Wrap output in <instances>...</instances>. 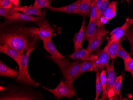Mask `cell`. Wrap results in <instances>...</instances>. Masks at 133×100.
I'll use <instances>...</instances> for the list:
<instances>
[{
    "label": "cell",
    "instance_id": "6da1fadb",
    "mask_svg": "<svg viewBox=\"0 0 133 100\" xmlns=\"http://www.w3.org/2000/svg\"><path fill=\"white\" fill-rule=\"evenodd\" d=\"M39 29L21 20H5L0 25V45L27 52L38 41Z\"/></svg>",
    "mask_w": 133,
    "mask_h": 100
},
{
    "label": "cell",
    "instance_id": "7a4b0ae2",
    "mask_svg": "<svg viewBox=\"0 0 133 100\" xmlns=\"http://www.w3.org/2000/svg\"><path fill=\"white\" fill-rule=\"evenodd\" d=\"M2 91L1 100H44L40 92L34 91L30 86L9 85Z\"/></svg>",
    "mask_w": 133,
    "mask_h": 100
},
{
    "label": "cell",
    "instance_id": "3957f363",
    "mask_svg": "<svg viewBox=\"0 0 133 100\" xmlns=\"http://www.w3.org/2000/svg\"><path fill=\"white\" fill-rule=\"evenodd\" d=\"M35 47L32 48L24 54L21 64L19 65V73L16 81L18 84L24 85L29 86L36 88L38 87L40 84L36 82L33 79L30 77L28 73V60L30 54L32 51L35 50Z\"/></svg>",
    "mask_w": 133,
    "mask_h": 100
},
{
    "label": "cell",
    "instance_id": "277c9868",
    "mask_svg": "<svg viewBox=\"0 0 133 100\" xmlns=\"http://www.w3.org/2000/svg\"><path fill=\"white\" fill-rule=\"evenodd\" d=\"M50 59L58 65L63 75L64 80L69 81L72 80L79 71L83 62L82 60L70 62L68 59H59L50 57ZM74 81V80H73Z\"/></svg>",
    "mask_w": 133,
    "mask_h": 100
},
{
    "label": "cell",
    "instance_id": "5b68a950",
    "mask_svg": "<svg viewBox=\"0 0 133 100\" xmlns=\"http://www.w3.org/2000/svg\"><path fill=\"white\" fill-rule=\"evenodd\" d=\"M74 81H65L61 78L58 85L54 89H50L45 86L42 87L52 93L57 100H60L63 97L70 99L72 96L76 95L75 89L73 86Z\"/></svg>",
    "mask_w": 133,
    "mask_h": 100
},
{
    "label": "cell",
    "instance_id": "8992f818",
    "mask_svg": "<svg viewBox=\"0 0 133 100\" xmlns=\"http://www.w3.org/2000/svg\"><path fill=\"white\" fill-rule=\"evenodd\" d=\"M5 20H21L32 23L37 26L40 27L49 23L48 18L44 16L36 17L31 16L23 12L15 11Z\"/></svg>",
    "mask_w": 133,
    "mask_h": 100
},
{
    "label": "cell",
    "instance_id": "52a82bcc",
    "mask_svg": "<svg viewBox=\"0 0 133 100\" xmlns=\"http://www.w3.org/2000/svg\"><path fill=\"white\" fill-rule=\"evenodd\" d=\"M109 32L106 30L104 25L97 27L95 34L89 42L87 49V50L92 53L98 50L103 42L102 39Z\"/></svg>",
    "mask_w": 133,
    "mask_h": 100
},
{
    "label": "cell",
    "instance_id": "ba28073f",
    "mask_svg": "<svg viewBox=\"0 0 133 100\" xmlns=\"http://www.w3.org/2000/svg\"><path fill=\"white\" fill-rule=\"evenodd\" d=\"M114 59H112L110 65H108L106 71L107 76V98L109 100H113L114 95V87L116 77L114 70Z\"/></svg>",
    "mask_w": 133,
    "mask_h": 100
},
{
    "label": "cell",
    "instance_id": "9c48e42d",
    "mask_svg": "<svg viewBox=\"0 0 133 100\" xmlns=\"http://www.w3.org/2000/svg\"><path fill=\"white\" fill-rule=\"evenodd\" d=\"M96 55L97 56V58L95 60L94 71L100 73L109 65V62L111 57L108 54L106 46L98 51Z\"/></svg>",
    "mask_w": 133,
    "mask_h": 100
},
{
    "label": "cell",
    "instance_id": "30bf717a",
    "mask_svg": "<svg viewBox=\"0 0 133 100\" xmlns=\"http://www.w3.org/2000/svg\"><path fill=\"white\" fill-rule=\"evenodd\" d=\"M61 31V28L51 26L48 23L39 27L38 32L39 39L42 40L52 38V36L60 33Z\"/></svg>",
    "mask_w": 133,
    "mask_h": 100
},
{
    "label": "cell",
    "instance_id": "8fae6325",
    "mask_svg": "<svg viewBox=\"0 0 133 100\" xmlns=\"http://www.w3.org/2000/svg\"><path fill=\"white\" fill-rule=\"evenodd\" d=\"M67 57L74 60L78 59L83 61H93L96 60L97 58L96 55L92 54L87 49H84L82 47Z\"/></svg>",
    "mask_w": 133,
    "mask_h": 100
},
{
    "label": "cell",
    "instance_id": "7c38bea8",
    "mask_svg": "<svg viewBox=\"0 0 133 100\" xmlns=\"http://www.w3.org/2000/svg\"><path fill=\"white\" fill-rule=\"evenodd\" d=\"M0 52L14 59L19 66L24 55V51L18 50L6 45H0Z\"/></svg>",
    "mask_w": 133,
    "mask_h": 100
},
{
    "label": "cell",
    "instance_id": "4fadbf2b",
    "mask_svg": "<svg viewBox=\"0 0 133 100\" xmlns=\"http://www.w3.org/2000/svg\"><path fill=\"white\" fill-rule=\"evenodd\" d=\"M44 49L51 55V56L57 59H62L65 57L58 51L52 42L51 38L42 40Z\"/></svg>",
    "mask_w": 133,
    "mask_h": 100
},
{
    "label": "cell",
    "instance_id": "5bb4252c",
    "mask_svg": "<svg viewBox=\"0 0 133 100\" xmlns=\"http://www.w3.org/2000/svg\"><path fill=\"white\" fill-rule=\"evenodd\" d=\"M82 1V0H77L74 3L62 7H54L50 6L48 9L54 12L74 14L75 12L78 7V5Z\"/></svg>",
    "mask_w": 133,
    "mask_h": 100
},
{
    "label": "cell",
    "instance_id": "9a60e30c",
    "mask_svg": "<svg viewBox=\"0 0 133 100\" xmlns=\"http://www.w3.org/2000/svg\"><path fill=\"white\" fill-rule=\"evenodd\" d=\"M133 23L132 19L129 18H126L124 24L122 26L120 27L118 32L114 35L110 36V38H107L108 42L111 41H118L120 40L122 37L125 34V32Z\"/></svg>",
    "mask_w": 133,
    "mask_h": 100
},
{
    "label": "cell",
    "instance_id": "2e32d148",
    "mask_svg": "<svg viewBox=\"0 0 133 100\" xmlns=\"http://www.w3.org/2000/svg\"><path fill=\"white\" fill-rule=\"evenodd\" d=\"M14 9L17 12H21L27 15H34L37 16H44L45 11H42L39 9L34 7L32 5L30 6H25L22 7L20 6H15L14 5Z\"/></svg>",
    "mask_w": 133,
    "mask_h": 100
},
{
    "label": "cell",
    "instance_id": "e0dca14e",
    "mask_svg": "<svg viewBox=\"0 0 133 100\" xmlns=\"http://www.w3.org/2000/svg\"><path fill=\"white\" fill-rule=\"evenodd\" d=\"M85 19L84 18H83L82 25L80 30L78 32L76 33L75 36L74 40H73L75 50H76L82 47L84 32L85 31Z\"/></svg>",
    "mask_w": 133,
    "mask_h": 100
},
{
    "label": "cell",
    "instance_id": "ac0fdd59",
    "mask_svg": "<svg viewBox=\"0 0 133 100\" xmlns=\"http://www.w3.org/2000/svg\"><path fill=\"white\" fill-rule=\"evenodd\" d=\"M19 71L11 68L5 64L0 62V76L10 78H17Z\"/></svg>",
    "mask_w": 133,
    "mask_h": 100
},
{
    "label": "cell",
    "instance_id": "d6986e66",
    "mask_svg": "<svg viewBox=\"0 0 133 100\" xmlns=\"http://www.w3.org/2000/svg\"><path fill=\"white\" fill-rule=\"evenodd\" d=\"M91 3L90 1L82 0L78 5V7L74 14H77L85 17L89 16L90 15Z\"/></svg>",
    "mask_w": 133,
    "mask_h": 100
},
{
    "label": "cell",
    "instance_id": "ffe728a7",
    "mask_svg": "<svg viewBox=\"0 0 133 100\" xmlns=\"http://www.w3.org/2000/svg\"><path fill=\"white\" fill-rule=\"evenodd\" d=\"M97 21H96L89 22V24L86 28L84 36L83 41H87L89 42L93 38L96 31Z\"/></svg>",
    "mask_w": 133,
    "mask_h": 100
},
{
    "label": "cell",
    "instance_id": "44dd1931",
    "mask_svg": "<svg viewBox=\"0 0 133 100\" xmlns=\"http://www.w3.org/2000/svg\"><path fill=\"white\" fill-rule=\"evenodd\" d=\"M121 43L119 40L108 42L106 48L111 59H114L117 57V51Z\"/></svg>",
    "mask_w": 133,
    "mask_h": 100
},
{
    "label": "cell",
    "instance_id": "7402d4cb",
    "mask_svg": "<svg viewBox=\"0 0 133 100\" xmlns=\"http://www.w3.org/2000/svg\"><path fill=\"white\" fill-rule=\"evenodd\" d=\"M95 66V60L83 61L79 71L73 79L74 81L85 72L90 71H94Z\"/></svg>",
    "mask_w": 133,
    "mask_h": 100
},
{
    "label": "cell",
    "instance_id": "603a6c76",
    "mask_svg": "<svg viewBox=\"0 0 133 100\" xmlns=\"http://www.w3.org/2000/svg\"><path fill=\"white\" fill-rule=\"evenodd\" d=\"M100 78L103 89L102 97L100 100H105L107 98V71L105 69L100 72Z\"/></svg>",
    "mask_w": 133,
    "mask_h": 100
},
{
    "label": "cell",
    "instance_id": "cb8c5ba5",
    "mask_svg": "<svg viewBox=\"0 0 133 100\" xmlns=\"http://www.w3.org/2000/svg\"><path fill=\"white\" fill-rule=\"evenodd\" d=\"M123 78V77L122 75L118 76L116 78L115 83L114 85V95L113 99L115 100V99H117L118 97L120 96Z\"/></svg>",
    "mask_w": 133,
    "mask_h": 100
},
{
    "label": "cell",
    "instance_id": "d4e9b609",
    "mask_svg": "<svg viewBox=\"0 0 133 100\" xmlns=\"http://www.w3.org/2000/svg\"><path fill=\"white\" fill-rule=\"evenodd\" d=\"M96 96L95 100H99V96L100 93L103 91L102 85L100 78V73L96 72Z\"/></svg>",
    "mask_w": 133,
    "mask_h": 100
},
{
    "label": "cell",
    "instance_id": "484cf974",
    "mask_svg": "<svg viewBox=\"0 0 133 100\" xmlns=\"http://www.w3.org/2000/svg\"><path fill=\"white\" fill-rule=\"evenodd\" d=\"M50 0H35L34 6L37 9H41L43 8H48L50 7Z\"/></svg>",
    "mask_w": 133,
    "mask_h": 100
},
{
    "label": "cell",
    "instance_id": "4316f807",
    "mask_svg": "<svg viewBox=\"0 0 133 100\" xmlns=\"http://www.w3.org/2000/svg\"><path fill=\"white\" fill-rule=\"evenodd\" d=\"M96 3V0H92V1L89 21H96L97 19Z\"/></svg>",
    "mask_w": 133,
    "mask_h": 100
},
{
    "label": "cell",
    "instance_id": "83f0119b",
    "mask_svg": "<svg viewBox=\"0 0 133 100\" xmlns=\"http://www.w3.org/2000/svg\"><path fill=\"white\" fill-rule=\"evenodd\" d=\"M14 9V5L11 8H4L0 7V16L5 18V20L8 18L12 13L15 12Z\"/></svg>",
    "mask_w": 133,
    "mask_h": 100
},
{
    "label": "cell",
    "instance_id": "f1b7e54d",
    "mask_svg": "<svg viewBox=\"0 0 133 100\" xmlns=\"http://www.w3.org/2000/svg\"><path fill=\"white\" fill-rule=\"evenodd\" d=\"M124 69L125 71L130 72L133 77V59L131 58H129L127 60H124Z\"/></svg>",
    "mask_w": 133,
    "mask_h": 100
},
{
    "label": "cell",
    "instance_id": "f546056e",
    "mask_svg": "<svg viewBox=\"0 0 133 100\" xmlns=\"http://www.w3.org/2000/svg\"><path fill=\"white\" fill-rule=\"evenodd\" d=\"M117 57H120L124 61L130 58L131 57L130 54L125 51L121 45H120L117 51Z\"/></svg>",
    "mask_w": 133,
    "mask_h": 100
},
{
    "label": "cell",
    "instance_id": "4dcf8cb0",
    "mask_svg": "<svg viewBox=\"0 0 133 100\" xmlns=\"http://www.w3.org/2000/svg\"><path fill=\"white\" fill-rule=\"evenodd\" d=\"M117 3L118 2L117 1H112L110 3L103 15L104 17L105 18H107L108 16L110 15L113 11L116 10Z\"/></svg>",
    "mask_w": 133,
    "mask_h": 100
},
{
    "label": "cell",
    "instance_id": "1f68e13d",
    "mask_svg": "<svg viewBox=\"0 0 133 100\" xmlns=\"http://www.w3.org/2000/svg\"><path fill=\"white\" fill-rule=\"evenodd\" d=\"M14 4L10 0H0V7L4 8H11Z\"/></svg>",
    "mask_w": 133,
    "mask_h": 100
},
{
    "label": "cell",
    "instance_id": "d6a6232c",
    "mask_svg": "<svg viewBox=\"0 0 133 100\" xmlns=\"http://www.w3.org/2000/svg\"><path fill=\"white\" fill-rule=\"evenodd\" d=\"M102 0H96V6L97 11V19L96 21H99L101 16Z\"/></svg>",
    "mask_w": 133,
    "mask_h": 100
},
{
    "label": "cell",
    "instance_id": "836d02e7",
    "mask_svg": "<svg viewBox=\"0 0 133 100\" xmlns=\"http://www.w3.org/2000/svg\"><path fill=\"white\" fill-rule=\"evenodd\" d=\"M109 1L107 0L106 1H103L102 4L101 11V16H103L104 12L107 10L108 5L109 4Z\"/></svg>",
    "mask_w": 133,
    "mask_h": 100
},
{
    "label": "cell",
    "instance_id": "e575fe53",
    "mask_svg": "<svg viewBox=\"0 0 133 100\" xmlns=\"http://www.w3.org/2000/svg\"><path fill=\"white\" fill-rule=\"evenodd\" d=\"M128 38L130 41L131 45L130 54L133 56V32H130V33H129V34L128 35Z\"/></svg>",
    "mask_w": 133,
    "mask_h": 100
},
{
    "label": "cell",
    "instance_id": "d590c367",
    "mask_svg": "<svg viewBox=\"0 0 133 100\" xmlns=\"http://www.w3.org/2000/svg\"><path fill=\"white\" fill-rule=\"evenodd\" d=\"M116 13V10H114L110 15H108L107 17V18H106V20L108 21L112 19L115 16Z\"/></svg>",
    "mask_w": 133,
    "mask_h": 100
},
{
    "label": "cell",
    "instance_id": "8d00e7d4",
    "mask_svg": "<svg viewBox=\"0 0 133 100\" xmlns=\"http://www.w3.org/2000/svg\"><path fill=\"white\" fill-rule=\"evenodd\" d=\"M120 28V27H119L116 28L114 29L113 30H112V31H111V32L110 33V36H112L113 35H114V34H115L118 32V30H119Z\"/></svg>",
    "mask_w": 133,
    "mask_h": 100
},
{
    "label": "cell",
    "instance_id": "74e56055",
    "mask_svg": "<svg viewBox=\"0 0 133 100\" xmlns=\"http://www.w3.org/2000/svg\"><path fill=\"white\" fill-rule=\"evenodd\" d=\"M15 6H19L20 0H10Z\"/></svg>",
    "mask_w": 133,
    "mask_h": 100
},
{
    "label": "cell",
    "instance_id": "f35d334b",
    "mask_svg": "<svg viewBox=\"0 0 133 100\" xmlns=\"http://www.w3.org/2000/svg\"><path fill=\"white\" fill-rule=\"evenodd\" d=\"M6 87H4V86H3L2 87V86H1L0 87V89H1V91H4L5 89H6Z\"/></svg>",
    "mask_w": 133,
    "mask_h": 100
},
{
    "label": "cell",
    "instance_id": "ab89813d",
    "mask_svg": "<svg viewBox=\"0 0 133 100\" xmlns=\"http://www.w3.org/2000/svg\"><path fill=\"white\" fill-rule=\"evenodd\" d=\"M83 1H90V2H92V0H83Z\"/></svg>",
    "mask_w": 133,
    "mask_h": 100
},
{
    "label": "cell",
    "instance_id": "60d3db41",
    "mask_svg": "<svg viewBox=\"0 0 133 100\" xmlns=\"http://www.w3.org/2000/svg\"><path fill=\"white\" fill-rule=\"evenodd\" d=\"M127 1V2H128V3H129V2H130V0H126Z\"/></svg>",
    "mask_w": 133,
    "mask_h": 100
},
{
    "label": "cell",
    "instance_id": "b9f144b4",
    "mask_svg": "<svg viewBox=\"0 0 133 100\" xmlns=\"http://www.w3.org/2000/svg\"><path fill=\"white\" fill-rule=\"evenodd\" d=\"M107 1V0H102V1L103 2V1Z\"/></svg>",
    "mask_w": 133,
    "mask_h": 100
},
{
    "label": "cell",
    "instance_id": "7bdbcfd3",
    "mask_svg": "<svg viewBox=\"0 0 133 100\" xmlns=\"http://www.w3.org/2000/svg\"><path fill=\"white\" fill-rule=\"evenodd\" d=\"M50 1H53V0H50Z\"/></svg>",
    "mask_w": 133,
    "mask_h": 100
}]
</instances>
